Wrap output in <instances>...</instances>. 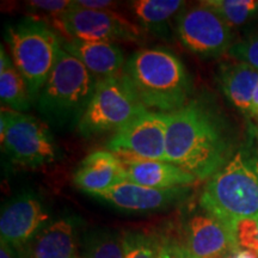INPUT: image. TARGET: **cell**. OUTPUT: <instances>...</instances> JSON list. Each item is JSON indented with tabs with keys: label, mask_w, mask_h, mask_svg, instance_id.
Instances as JSON below:
<instances>
[{
	"label": "cell",
	"mask_w": 258,
	"mask_h": 258,
	"mask_svg": "<svg viewBox=\"0 0 258 258\" xmlns=\"http://www.w3.org/2000/svg\"><path fill=\"white\" fill-rule=\"evenodd\" d=\"M230 129L214 105L194 99L167 114L166 160L196 179H209L233 156Z\"/></svg>",
	"instance_id": "6da1fadb"
},
{
	"label": "cell",
	"mask_w": 258,
	"mask_h": 258,
	"mask_svg": "<svg viewBox=\"0 0 258 258\" xmlns=\"http://www.w3.org/2000/svg\"><path fill=\"white\" fill-rule=\"evenodd\" d=\"M123 73L146 108L173 112L183 108L191 92L184 64L164 48L137 50L125 61Z\"/></svg>",
	"instance_id": "7a4b0ae2"
},
{
	"label": "cell",
	"mask_w": 258,
	"mask_h": 258,
	"mask_svg": "<svg viewBox=\"0 0 258 258\" xmlns=\"http://www.w3.org/2000/svg\"><path fill=\"white\" fill-rule=\"evenodd\" d=\"M200 207L233 230L244 219L258 217V156L243 147L208 179Z\"/></svg>",
	"instance_id": "3957f363"
},
{
	"label": "cell",
	"mask_w": 258,
	"mask_h": 258,
	"mask_svg": "<svg viewBox=\"0 0 258 258\" xmlns=\"http://www.w3.org/2000/svg\"><path fill=\"white\" fill-rule=\"evenodd\" d=\"M98 80L77 57L61 50L36 101L44 122L55 128L78 127Z\"/></svg>",
	"instance_id": "277c9868"
},
{
	"label": "cell",
	"mask_w": 258,
	"mask_h": 258,
	"mask_svg": "<svg viewBox=\"0 0 258 258\" xmlns=\"http://www.w3.org/2000/svg\"><path fill=\"white\" fill-rule=\"evenodd\" d=\"M6 42L32 102H36L62 50V37L43 19L28 17L10 25Z\"/></svg>",
	"instance_id": "5b68a950"
},
{
	"label": "cell",
	"mask_w": 258,
	"mask_h": 258,
	"mask_svg": "<svg viewBox=\"0 0 258 258\" xmlns=\"http://www.w3.org/2000/svg\"><path fill=\"white\" fill-rule=\"evenodd\" d=\"M145 110L147 108L122 72L98 80L91 102L77 128L85 138L116 133Z\"/></svg>",
	"instance_id": "8992f818"
},
{
	"label": "cell",
	"mask_w": 258,
	"mask_h": 258,
	"mask_svg": "<svg viewBox=\"0 0 258 258\" xmlns=\"http://www.w3.org/2000/svg\"><path fill=\"white\" fill-rule=\"evenodd\" d=\"M0 138L6 156L17 165L44 166L60 158V148L49 125L31 115L3 109Z\"/></svg>",
	"instance_id": "52a82bcc"
},
{
	"label": "cell",
	"mask_w": 258,
	"mask_h": 258,
	"mask_svg": "<svg viewBox=\"0 0 258 258\" xmlns=\"http://www.w3.org/2000/svg\"><path fill=\"white\" fill-rule=\"evenodd\" d=\"M51 27L64 35L63 38L90 42L139 41L141 31L128 19L110 10H90L74 5L66 14L51 22Z\"/></svg>",
	"instance_id": "ba28073f"
},
{
	"label": "cell",
	"mask_w": 258,
	"mask_h": 258,
	"mask_svg": "<svg viewBox=\"0 0 258 258\" xmlns=\"http://www.w3.org/2000/svg\"><path fill=\"white\" fill-rule=\"evenodd\" d=\"M177 34L186 49L202 57H219L233 46L230 25L202 3L180 12Z\"/></svg>",
	"instance_id": "9c48e42d"
},
{
	"label": "cell",
	"mask_w": 258,
	"mask_h": 258,
	"mask_svg": "<svg viewBox=\"0 0 258 258\" xmlns=\"http://www.w3.org/2000/svg\"><path fill=\"white\" fill-rule=\"evenodd\" d=\"M167 114L145 110L112 135L106 148L116 156L166 160Z\"/></svg>",
	"instance_id": "30bf717a"
},
{
	"label": "cell",
	"mask_w": 258,
	"mask_h": 258,
	"mask_svg": "<svg viewBox=\"0 0 258 258\" xmlns=\"http://www.w3.org/2000/svg\"><path fill=\"white\" fill-rule=\"evenodd\" d=\"M179 240L194 258H226L239 250L234 231L203 208L184 219Z\"/></svg>",
	"instance_id": "8fae6325"
},
{
	"label": "cell",
	"mask_w": 258,
	"mask_h": 258,
	"mask_svg": "<svg viewBox=\"0 0 258 258\" xmlns=\"http://www.w3.org/2000/svg\"><path fill=\"white\" fill-rule=\"evenodd\" d=\"M50 220V213L40 196L23 191L3 205L0 238L18 251Z\"/></svg>",
	"instance_id": "7c38bea8"
},
{
	"label": "cell",
	"mask_w": 258,
	"mask_h": 258,
	"mask_svg": "<svg viewBox=\"0 0 258 258\" xmlns=\"http://www.w3.org/2000/svg\"><path fill=\"white\" fill-rule=\"evenodd\" d=\"M83 220L74 214L51 219L21 250L18 258H78Z\"/></svg>",
	"instance_id": "4fadbf2b"
},
{
	"label": "cell",
	"mask_w": 258,
	"mask_h": 258,
	"mask_svg": "<svg viewBox=\"0 0 258 258\" xmlns=\"http://www.w3.org/2000/svg\"><path fill=\"white\" fill-rule=\"evenodd\" d=\"M184 196L185 188L153 189L123 180L93 198L109 202L122 211L153 212L170 207Z\"/></svg>",
	"instance_id": "5bb4252c"
},
{
	"label": "cell",
	"mask_w": 258,
	"mask_h": 258,
	"mask_svg": "<svg viewBox=\"0 0 258 258\" xmlns=\"http://www.w3.org/2000/svg\"><path fill=\"white\" fill-rule=\"evenodd\" d=\"M117 157L123 164L125 180L135 184L153 189H175L185 188L198 180L188 171L180 169L170 161L143 159L137 157Z\"/></svg>",
	"instance_id": "9a60e30c"
},
{
	"label": "cell",
	"mask_w": 258,
	"mask_h": 258,
	"mask_svg": "<svg viewBox=\"0 0 258 258\" xmlns=\"http://www.w3.org/2000/svg\"><path fill=\"white\" fill-rule=\"evenodd\" d=\"M125 180L123 164L115 153L96 151L79 164L73 176L74 184L93 196Z\"/></svg>",
	"instance_id": "2e32d148"
},
{
	"label": "cell",
	"mask_w": 258,
	"mask_h": 258,
	"mask_svg": "<svg viewBox=\"0 0 258 258\" xmlns=\"http://www.w3.org/2000/svg\"><path fill=\"white\" fill-rule=\"evenodd\" d=\"M62 49L77 57L98 79L123 72L125 60L117 44L62 37Z\"/></svg>",
	"instance_id": "e0dca14e"
},
{
	"label": "cell",
	"mask_w": 258,
	"mask_h": 258,
	"mask_svg": "<svg viewBox=\"0 0 258 258\" xmlns=\"http://www.w3.org/2000/svg\"><path fill=\"white\" fill-rule=\"evenodd\" d=\"M218 83L226 98L238 110L252 112L253 96L258 88L257 69L241 61H227L219 69Z\"/></svg>",
	"instance_id": "ac0fdd59"
},
{
	"label": "cell",
	"mask_w": 258,
	"mask_h": 258,
	"mask_svg": "<svg viewBox=\"0 0 258 258\" xmlns=\"http://www.w3.org/2000/svg\"><path fill=\"white\" fill-rule=\"evenodd\" d=\"M0 98L3 104L17 112L29 110L32 103L27 83L3 44L0 48Z\"/></svg>",
	"instance_id": "d6986e66"
},
{
	"label": "cell",
	"mask_w": 258,
	"mask_h": 258,
	"mask_svg": "<svg viewBox=\"0 0 258 258\" xmlns=\"http://www.w3.org/2000/svg\"><path fill=\"white\" fill-rule=\"evenodd\" d=\"M184 5L182 0H137L132 3V10L145 28L161 34L167 31L171 18Z\"/></svg>",
	"instance_id": "ffe728a7"
},
{
	"label": "cell",
	"mask_w": 258,
	"mask_h": 258,
	"mask_svg": "<svg viewBox=\"0 0 258 258\" xmlns=\"http://www.w3.org/2000/svg\"><path fill=\"white\" fill-rule=\"evenodd\" d=\"M83 258H123V233L110 228H93L82 238Z\"/></svg>",
	"instance_id": "44dd1931"
},
{
	"label": "cell",
	"mask_w": 258,
	"mask_h": 258,
	"mask_svg": "<svg viewBox=\"0 0 258 258\" xmlns=\"http://www.w3.org/2000/svg\"><path fill=\"white\" fill-rule=\"evenodd\" d=\"M201 3L217 12L230 27L244 24L258 12V0H206Z\"/></svg>",
	"instance_id": "7402d4cb"
},
{
	"label": "cell",
	"mask_w": 258,
	"mask_h": 258,
	"mask_svg": "<svg viewBox=\"0 0 258 258\" xmlns=\"http://www.w3.org/2000/svg\"><path fill=\"white\" fill-rule=\"evenodd\" d=\"M158 239L143 231L123 233V258H157Z\"/></svg>",
	"instance_id": "603a6c76"
},
{
	"label": "cell",
	"mask_w": 258,
	"mask_h": 258,
	"mask_svg": "<svg viewBox=\"0 0 258 258\" xmlns=\"http://www.w3.org/2000/svg\"><path fill=\"white\" fill-rule=\"evenodd\" d=\"M227 54L233 60L241 61L258 70V30L233 43Z\"/></svg>",
	"instance_id": "cb8c5ba5"
},
{
	"label": "cell",
	"mask_w": 258,
	"mask_h": 258,
	"mask_svg": "<svg viewBox=\"0 0 258 258\" xmlns=\"http://www.w3.org/2000/svg\"><path fill=\"white\" fill-rule=\"evenodd\" d=\"M233 231L238 246L254 251L258 254V217L238 221Z\"/></svg>",
	"instance_id": "d4e9b609"
},
{
	"label": "cell",
	"mask_w": 258,
	"mask_h": 258,
	"mask_svg": "<svg viewBox=\"0 0 258 258\" xmlns=\"http://www.w3.org/2000/svg\"><path fill=\"white\" fill-rule=\"evenodd\" d=\"M28 6L38 14L46 15L47 17L51 18V22L54 19L61 17V16L66 14L69 10L74 5V2H70V0H34V2H29Z\"/></svg>",
	"instance_id": "484cf974"
},
{
	"label": "cell",
	"mask_w": 258,
	"mask_h": 258,
	"mask_svg": "<svg viewBox=\"0 0 258 258\" xmlns=\"http://www.w3.org/2000/svg\"><path fill=\"white\" fill-rule=\"evenodd\" d=\"M157 258H194L178 238L163 237L158 240Z\"/></svg>",
	"instance_id": "4316f807"
},
{
	"label": "cell",
	"mask_w": 258,
	"mask_h": 258,
	"mask_svg": "<svg viewBox=\"0 0 258 258\" xmlns=\"http://www.w3.org/2000/svg\"><path fill=\"white\" fill-rule=\"evenodd\" d=\"M76 4L90 10H110L114 6V3L109 0H78Z\"/></svg>",
	"instance_id": "83f0119b"
},
{
	"label": "cell",
	"mask_w": 258,
	"mask_h": 258,
	"mask_svg": "<svg viewBox=\"0 0 258 258\" xmlns=\"http://www.w3.org/2000/svg\"><path fill=\"white\" fill-rule=\"evenodd\" d=\"M0 258H18L17 252L11 245L0 239Z\"/></svg>",
	"instance_id": "f1b7e54d"
},
{
	"label": "cell",
	"mask_w": 258,
	"mask_h": 258,
	"mask_svg": "<svg viewBox=\"0 0 258 258\" xmlns=\"http://www.w3.org/2000/svg\"><path fill=\"white\" fill-rule=\"evenodd\" d=\"M232 258H258V254L254 251L251 250H238L234 254H232Z\"/></svg>",
	"instance_id": "f546056e"
},
{
	"label": "cell",
	"mask_w": 258,
	"mask_h": 258,
	"mask_svg": "<svg viewBox=\"0 0 258 258\" xmlns=\"http://www.w3.org/2000/svg\"><path fill=\"white\" fill-rule=\"evenodd\" d=\"M251 115H254L258 117V88L256 90V92H254V96H253V103H252V112H251Z\"/></svg>",
	"instance_id": "4dcf8cb0"
},
{
	"label": "cell",
	"mask_w": 258,
	"mask_h": 258,
	"mask_svg": "<svg viewBox=\"0 0 258 258\" xmlns=\"http://www.w3.org/2000/svg\"><path fill=\"white\" fill-rule=\"evenodd\" d=\"M78 258H83V257H78Z\"/></svg>",
	"instance_id": "1f68e13d"
}]
</instances>
